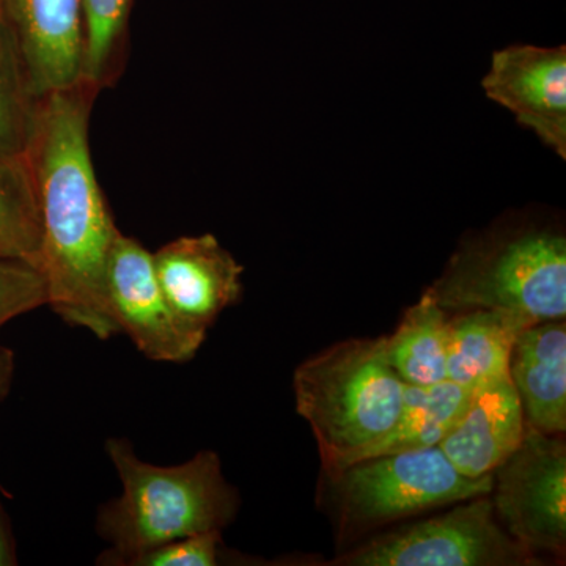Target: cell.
I'll list each match as a JSON object with an SVG mask.
<instances>
[{"label": "cell", "instance_id": "ba28073f", "mask_svg": "<svg viewBox=\"0 0 566 566\" xmlns=\"http://www.w3.org/2000/svg\"><path fill=\"white\" fill-rule=\"evenodd\" d=\"M107 294L120 334L150 360L188 363L207 340L174 314L156 277L153 253L122 232L107 262Z\"/></svg>", "mask_w": 566, "mask_h": 566}, {"label": "cell", "instance_id": "8992f818", "mask_svg": "<svg viewBox=\"0 0 566 566\" xmlns=\"http://www.w3.org/2000/svg\"><path fill=\"white\" fill-rule=\"evenodd\" d=\"M536 564L495 516L490 494L375 536L331 565L526 566Z\"/></svg>", "mask_w": 566, "mask_h": 566}, {"label": "cell", "instance_id": "d6986e66", "mask_svg": "<svg viewBox=\"0 0 566 566\" xmlns=\"http://www.w3.org/2000/svg\"><path fill=\"white\" fill-rule=\"evenodd\" d=\"M33 99L24 91L20 74L0 65V155L22 156L31 134Z\"/></svg>", "mask_w": 566, "mask_h": 566}, {"label": "cell", "instance_id": "2e32d148", "mask_svg": "<svg viewBox=\"0 0 566 566\" xmlns=\"http://www.w3.org/2000/svg\"><path fill=\"white\" fill-rule=\"evenodd\" d=\"M471 392L449 379L431 386L406 385L397 427L374 457L439 446L457 423Z\"/></svg>", "mask_w": 566, "mask_h": 566}, {"label": "cell", "instance_id": "ac0fdd59", "mask_svg": "<svg viewBox=\"0 0 566 566\" xmlns=\"http://www.w3.org/2000/svg\"><path fill=\"white\" fill-rule=\"evenodd\" d=\"M134 0H82L85 25L84 81L96 92L117 80L123 66Z\"/></svg>", "mask_w": 566, "mask_h": 566}, {"label": "cell", "instance_id": "277c9868", "mask_svg": "<svg viewBox=\"0 0 566 566\" xmlns=\"http://www.w3.org/2000/svg\"><path fill=\"white\" fill-rule=\"evenodd\" d=\"M427 292L447 314L502 311L534 323L565 319V234L538 226L486 234L458 249Z\"/></svg>", "mask_w": 566, "mask_h": 566}, {"label": "cell", "instance_id": "3957f363", "mask_svg": "<svg viewBox=\"0 0 566 566\" xmlns=\"http://www.w3.org/2000/svg\"><path fill=\"white\" fill-rule=\"evenodd\" d=\"M405 386L385 337L340 342L294 370L296 412L314 431L323 474L374 457L397 427Z\"/></svg>", "mask_w": 566, "mask_h": 566}, {"label": "cell", "instance_id": "ffe728a7", "mask_svg": "<svg viewBox=\"0 0 566 566\" xmlns=\"http://www.w3.org/2000/svg\"><path fill=\"white\" fill-rule=\"evenodd\" d=\"M46 304V281L36 268L0 259V327Z\"/></svg>", "mask_w": 566, "mask_h": 566}, {"label": "cell", "instance_id": "9c48e42d", "mask_svg": "<svg viewBox=\"0 0 566 566\" xmlns=\"http://www.w3.org/2000/svg\"><path fill=\"white\" fill-rule=\"evenodd\" d=\"M2 7L17 71L33 102L85 82L82 0H2Z\"/></svg>", "mask_w": 566, "mask_h": 566}, {"label": "cell", "instance_id": "44dd1931", "mask_svg": "<svg viewBox=\"0 0 566 566\" xmlns=\"http://www.w3.org/2000/svg\"><path fill=\"white\" fill-rule=\"evenodd\" d=\"M222 553V532H207L153 547L128 558L123 566H218Z\"/></svg>", "mask_w": 566, "mask_h": 566}, {"label": "cell", "instance_id": "5bb4252c", "mask_svg": "<svg viewBox=\"0 0 566 566\" xmlns=\"http://www.w3.org/2000/svg\"><path fill=\"white\" fill-rule=\"evenodd\" d=\"M535 324L502 311L458 312L449 319L447 379L474 389L505 378L517 335Z\"/></svg>", "mask_w": 566, "mask_h": 566}, {"label": "cell", "instance_id": "8fae6325", "mask_svg": "<svg viewBox=\"0 0 566 566\" xmlns=\"http://www.w3.org/2000/svg\"><path fill=\"white\" fill-rule=\"evenodd\" d=\"M483 88L488 98L566 158L565 46H510L495 52Z\"/></svg>", "mask_w": 566, "mask_h": 566}, {"label": "cell", "instance_id": "4fadbf2b", "mask_svg": "<svg viewBox=\"0 0 566 566\" xmlns=\"http://www.w3.org/2000/svg\"><path fill=\"white\" fill-rule=\"evenodd\" d=\"M509 375L527 427L546 434L566 431V323L547 319L517 335Z\"/></svg>", "mask_w": 566, "mask_h": 566}, {"label": "cell", "instance_id": "e0dca14e", "mask_svg": "<svg viewBox=\"0 0 566 566\" xmlns=\"http://www.w3.org/2000/svg\"><path fill=\"white\" fill-rule=\"evenodd\" d=\"M40 245L39 208L24 155H0V259L39 270Z\"/></svg>", "mask_w": 566, "mask_h": 566}, {"label": "cell", "instance_id": "cb8c5ba5", "mask_svg": "<svg viewBox=\"0 0 566 566\" xmlns=\"http://www.w3.org/2000/svg\"><path fill=\"white\" fill-rule=\"evenodd\" d=\"M0 65H6V52H3L2 18H0Z\"/></svg>", "mask_w": 566, "mask_h": 566}, {"label": "cell", "instance_id": "9a60e30c", "mask_svg": "<svg viewBox=\"0 0 566 566\" xmlns=\"http://www.w3.org/2000/svg\"><path fill=\"white\" fill-rule=\"evenodd\" d=\"M449 319L430 293L405 312L397 329L385 337L387 360L412 386H431L447 379Z\"/></svg>", "mask_w": 566, "mask_h": 566}, {"label": "cell", "instance_id": "603a6c76", "mask_svg": "<svg viewBox=\"0 0 566 566\" xmlns=\"http://www.w3.org/2000/svg\"><path fill=\"white\" fill-rule=\"evenodd\" d=\"M17 564V545H14L9 520H7L3 506L0 504V566H13Z\"/></svg>", "mask_w": 566, "mask_h": 566}, {"label": "cell", "instance_id": "52a82bcc", "mask_svg": "<svg viewBox=\"0 0 566 566\" xmlns=\"http://www.w3.org/2000/svg\"><path fill=\"white\" fill-rule=\"evenodd\" d=\"M502 527L534 554L566 549V446L527 427L523 442L493 472L490 493Z\"/></svg>", "mask_w": 566, "mask_h": 566}, {"label": "cell", "instance_id": "7a4b0ae2", "mask_svg": "<svg viewBox=\"0 0 566 566\" xmlns=\"http://www.w3.org/2000/svg\"><path fill=\"white\" fill-rule=\"evenodd\" d=\"M106 452L123 493L96 516V532L109 543L96 564L123 566L164 543L222 532L237 517L240 495L227 482L221 458L212 450L167 468L140 460L128 439H107Z\"/></svg>", "mask_w": 566, "mask_h": 566}, {"label": "cell", "instance_id": "6da1fadb", "mask_svg": "<svg viewBox=\"0 0 566 566\" xmlns=\"http://www.w3.org/2000/svg\"><path fill=\"white\" fill-rule=\"evenodd\" d=\"M96 93L82 82L35 99L24 158L39 208L46 305L63 322L107 340L120 334L107 294V262L120 230L96 180L88 145Z\"/></svg>", "mask_w": 566, "mask_h": 566}, {"label": "cell", "instance_id": "5b68a950", "mask_svg": "<svg viewBox=\"0 0 566 566\" xmlns=\"http://www.w3.org/2000/svg\"><path fill=\"white\" fill-rule=\"evenodd\" d=\"M323 485L324 505L338 535L348 538L488 495L493 474L480 479L460 474L436 446L365 458L324 474Z\"/></svg>", "mask_w": 566, "mask_h": 566}, {"label": "cell", "instance_id": "30bf717a", "mask_svg": "<svg viewBox=\"0 0 566 566\" xmlns=\"http://www.w3.org/2000/svg\"><path fill=\"white\" fill-rule=\"evenodd\" d=\"M153 264L174 314L203 337L243 294V266L212 234L178 238L153 253Z\"/></svg>", "mask_w": 566, "mask_h": 566}, {"label": "cell", "instance_id": "7402d4cb", "mask_svg": "<svg viewBox=\"0 0 566 566\" xmlns=\"http://www.w3.org/2000/svg\"><path fill=\"white\" fill-rule=\"evenodd\" d=\"M17 375V357L13 349L0 345V405L9 397Z\"/></svg>", "mask_w": 566, "mask_h": 566}, {"label": "cell", "instance_id": "7c38bea8", "mask_svg": "<svg viewBox=\"0 0 566 566\" xmlns=\"http://www.w3.org/2000/svg\"><path fill=\"white\" fill-rule=\"evenodd\" d=\"M526 420L510 376L474 387L439 449L460 474L491 475L523 442Z\"/></svg>", "mask_w": 566, "mask_h": 566}]
</instances>
